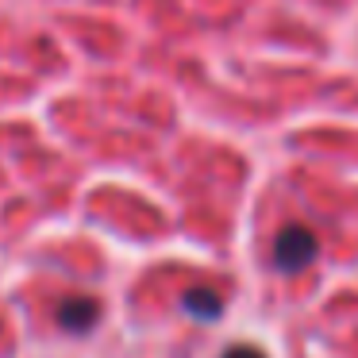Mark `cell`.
Instances as JSON below:
<instances>
[{"label": "cell", "mask_w": 358, "mask_h": 358, "mask_svg": "<svg viewBox=\"0 0 358 358\" xmlns=\"http://www.w3.org/2000/svg\"><path fill=\"white\" fill-rule=\"evenodd\" d=\"M316 250H320V243L308 227L289 224V227H281L278 239H273V266H278L281 273H301L304 266L316 258Z\"/></svg>", "instance_id": "1"}, {"label": "cell", "mask_w": 358, "mask_h": 358, "mask_svg": "<svg viewBox=\"0 0 358 358\" xmlns=\"http://www.w3.org/2000/svg\"><path fill=\"white\" fill-rule=\"evenodd\" d=\"M224 358H266L258 347H247V343H235V347L224 350Z\"/></svg>", "instance_id": "4"}, {"label": "cell", "mask_w": 358, "mask_h": 358, "mask_svg": "<svg viewBox=\"0 0 358 358\" xmlns=\"http://www.w3.org/2000/svg\"><path fill=\"white\" fill-rule=\"evenodd\" d=\"M181 308H185L189 316H196V320H216L220 312H224V296H220L216 289L196 285V289H189V293L181 296Z\"/></svg>", "instance_id": "3"}, {"label": "cell", "mask_w": 358, "mask_h": 358, "mask_svg": "<svg viewBox=\"0 0 358 358\" xmlns=\"http://www.w3.org/2000/svg\"><path fill=\"white\" fill-rule=\"evenodd\" d=\"M58 324L66 327V331H89V327L101 320V304L93 301V296H73V301H62L58 304Z\"/></svg>", "instance_id": "2"}]
</instances>
